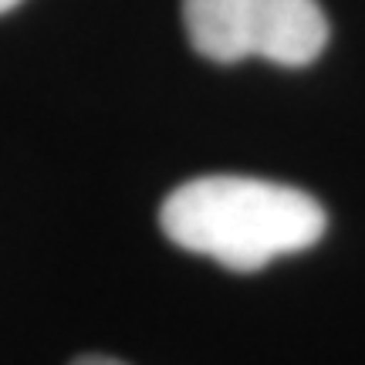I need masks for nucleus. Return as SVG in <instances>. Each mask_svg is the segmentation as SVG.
Listing matches in <instances>:
<instances>
[{
  "label": "nucleus",
  "instance_id": "1",
  "mask_svg": "<svg viewBox=\"0 0 365 365\" xmlns=\"http://www.w3.org/2000/svg\"><path fill=\"white\" fill-rule=\"evenodd\" d=\"M159 227L190 254L230 271H261L274 257L314 247L328 217L298 186L254 176H196L163 200Z\"/></svg>",
  "mask_w": 365,
  "mask_h": 365
},
{
  "label": "nucleus",
  "instance_id": "2",
  "mask_svg": "<svg viewBox=\"0 0 365 365\" xmlns=\"http://www.w3.org/2000/svg\"><path fill=\"white\" fill-rule=\"evenodd\" d=\"M182 24L196 51L220 65L264 58L304 68L328 44L318 0H182Z\"/></svg>",
  "mask_w": 365,
  "mask_h": 365
},
{
  "label": "nucleus",
  "instance_id": "3",
  "mask_svg": "<svg viewBox=\"0 0 365 365\" xmlns=\"http://www.w3.org/2000/svg\"><path fill=\"white\" fill-rule=\"evenodd\" d=\"M71 365H125V362H118V359H108V355H81V359H75Z\"/></svg>",
  "mask_w": 365,
  "mask_h": 365
},
{
  "label": "nucleus",
  "instance_id": "4",
  "mask_svg": "<svg viewBox=\"0 0 365 365\" xmlns=\"http://www.w3.org/2000/svg\"><path fill=\"white\" fill-rule=\"evenodd\" d=\"M21 0H0V14H7V11H14Z\"/></svg>",
  "mask_w": 365,
  "mask_h": 365
}]
</instances>
